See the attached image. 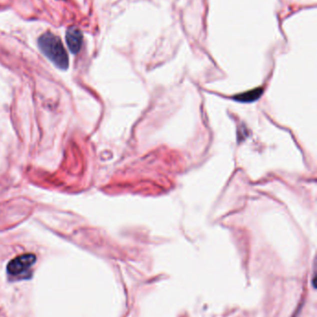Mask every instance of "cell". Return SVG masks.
<instances>
[{"instance_id":"cell-1","label":"cell","mask_w":317,"mask_h":317,"mask_svg":"<svg viewBox=\"0 0 317 317\" xmlns=\"http://www.w3.org/2000/svg\"><path fill=\"white\" fill-rule=\"evenodd\" d=\"M38 46L42 53L62 70L69 67V58L62 40L52 32H44L38 39Z\"/></svg>"},{"instance_id":"cell-2","label":"cell","mask_w":317,"mask_h":317,"mask_svg":"<svg viewBox=\"0 0 317 317\" xmlns=\"http://www.w3.org/2000/svg\"><path fill=\"white\" fill-rule=\"evenodd\" d=\"M36 261V257L32 253L20 255L8 263L7 266L8 274L14 277L24 275L34 266Z\"/></svg>"},{"instance_id":"cell-3","label":"cell","mask_w":317,"mask_h":317,"mask_svg":"<svg viewBox=\"0 0 317 317\" xmlns=\"http://www.w3.org/2000/svg\"><path fill=\"white\" fill-rule=\"evenodd\" d=\"M83 35L80 29L76 26H71L67 29L66 42L70 51L73 54H76L80 51L82 46Z\"/></svg>"},{"instance_id":"cell-4","label":"cell","mask_w":317,"mask_h":317,"mask_svg":"<svg viewBox=\"0 0 317 317\" xmlns=\"http://www.w3.org/2000/svg\"><path fill=\"white\" fill-rule=\"evenodd\" d=\"M264 93V89L258 87V88H255V89H252V90L246 91L244 93L242 94H239L236 95L234 97V99L236 101L239 102H244V103H250V102H253V101H256L257 99H258L260 97H262Z\"/></svg>"}]
</instances>
